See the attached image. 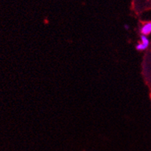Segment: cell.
Masks as SVG:
<instances>
[{
  "label": "cell",
  "instance_id": "1",
  "mask_svg": "<svg viewBox=\"0 0 151 151\" xmlns=\"http://www.w3.org/2000/svg\"><path fill=\"white\" fill-rule=\"evenodd\" d=\"M141 43L138 44L136 46L137 50H146L150 45V41L146 35H141Z\"/></svg>",
  "mask_w": 151,
  "mask_h": 151
},
{
  "label": "cell",
  "instance_id": "2",
  "mask_svg": "<svg viewBox=\"0 0 151 151\" xmlns=\"http://www.w3.org/2000/svg\"><path fill=\"white\" fill-rule=\"evenodd\" d=\"M140 32H141V35H146V36L151 34V22H147V23L143 24Z\"/></svg>",
  "mask_w": 151,
  "mask_h": 151
},
{
  "label": "cell",
  "instance_id": "3",
  "mask_svg": "<svg viewBox=\"0 0 151 151\" xmlns=\"http://www.w3.org/2000/svg\"><path fill=\"white\" fill-rule=\"evenodd\" d=\"M125 27H126V29H129V26L128 25H125Z\"/></svg>",
  "mask_w": 151,
  "mask_h": 151
}]
</instances>
